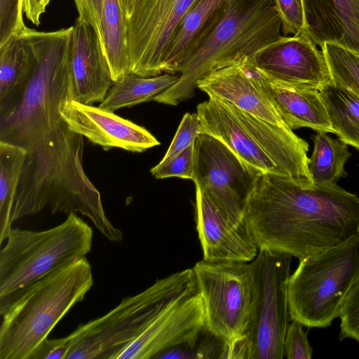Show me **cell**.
<instances>
[{
	"label": "cell",
	"mask_w": 359,
	"mask_h": 359,
	"mask_svg": "<svg viewBox=\"0 0 359 359\" xmlns=\"http://www.w3.org/2000/svg\"><path fill=\"white\" fill-rule=\"evenodd\" d=\"M201 133V124L198 114L185 113L168 149L158 163L163 164L170 161L194 143Z\"/></svg>",
	"instance_id": "cell-32"
},
{
	"label": "cell",
	"mask_w": 359,
	"mask_h": 359,
	"mask_svg": "<svg viewBox=\"0 0 359 359\" xmlns=\"http://www.w3.org/2000/svg\"><path fill=\"white\" fill-rule=\"evenodd\" d=\"M23 14V0H0V46L27 29Z\"/></svg>",
	"instance_id": "cell-33"
},
{
	"label": "cell",
	"mask_w": 359,
	"mask_h": 359,
	"mask_svg": "<svg viewBox=\"0 0 359 359\" xmlns=\"http://www.w3.org/2000/svg\"><path fill=\"white\" fill-rule=\"evenodd\" d=\"M196 215L203 259L249 262L256 257L259 248L245 220L226 213L198 187Z\"/></svg>",
	"instance_id": "cell-16"
},
{
	"label": "cell",
	"mask_w": 359,
	"mask_h": 359,
	"mask_svg": "<svg viewBox=\"0 0 359 359\" xmlns=\"http://www.w3.org/2000/svg\"><path fill=\"white\" fill-rule=\"evenodd\" d=\"M69 351L67 336L60 339L47 338L35 350L30 359H67Z\"/></svg>",
	"instance_id": "cell-37"
},
{
	"label": "cell",
	"mask_w": 359,
	"mask_h": 359,
	"mask_svg": "<svg viewBox=\"0 0 359 359\" xmlns=\"http://www.w3.org/2000/svg\"><path fill=\"white\" fill-rule=\"evenodd\" d=\"M194 276L193 269H186L158 279L138 294L123 298L104 316L79 325L67 335V359H115Z\"/></svg>",
	"instance_id": "cell-9"
},
{
	"label": "cell",
	"mask_w": 359,
	"mask_h": 359,
	"mask_svg": "<svg viewBox=\"0 0 359 359\" xmlns=\"http://www.w3.org/2000/svg\"><path fill=\"white\" fill-rule=\"evenodd\" d=\"M281 34L273 0H228L180 65L179 81L153 100L177 105L193 96L197 82L208 73L241 58L252 57Z\"/></svg>",
	"instance_id": "cell-3"
},
{
	"label": "cell",
	"mask_w": 359,
	"mask_h": 359,
	"mask_svg": "<svg viewBox=\"0 0 359 359\" xmlns=\"http://www.w3.org/2000/svg\"><path fill=\"white\" fill-rule=\"evenodd\" d=\"M93 285L91 265L85 257L59 266L21 291L0 311V359H30Z\"/></svg>",
	"instance_id": "cell-6"
},
{
	"label": "cell",
	"mask_w": 359,
	"mask_h": 359,
	"mask_svg": "<svg viewBox=\"0 0 359 359\" xmlns=\"http://www.w3.org/2000/svg\"><path fill=\"white\" fill-rule=\"evenodd\" d=\"M320 48L331 81L359 96V53L332 42H325Z\"/></svg>",
	"instance_id": "cell-29"
},
{
	"label": "cell",
	"mask_w": 359,
	"mask_h": 359,
	"mask_svg": "<svg viewBox=\"0 0 359 359\" xmlns=\"http://www.w3.org/2000/svg\"><path fill=\"white\" fill-rule=\"evenodd\" d=\"M205 326L204 304L194 276L115 359L157 358L173 347L182 344L191 346Z\"/></svg>",
	"instance_id": "cell-13"
},
{
	"label": "cell",
	"mask_w": 359,
	"mask_h": 359,
	"mask_svg": "<svg viewBox=\"0 0 359 359\" xmlns=\"http://www.w3.org/2000/svg\"><path fill=\"white\" fill-rule=\"evenodd\" d=\"M137 0H119L126 19L130 17Z\"/></svg>",
	"instance_id": "cell-40"
},
{
	"label": "cell",
	"mask_w": 359,
	"mask_h": 359,
	"mask_svg": "<svg viewBox=\"0 0 359 359\" xmlns=\"http://www.w3.org/2000/svg\"><path fill=\"white\" fill-rule=\"evenodd\" d=\"M59 113L70 130L104 149L141 153L160 144L144 128L100 106L66 98L59 105Z\"/></svg>",
	"instance_id": "cell-17"
},
{
	"label": "cell",
	"mask_w": 359,
	"mask_h": 359,
	"mask_svg": "<svg viewBox=\"0 0 359 359\" xmlns=\"http://www.w3.org/2000/svg\"><path fill=\"white\" fill-rule=\"evenodd\" d=\"M50 0H23L25 17L34 25H39L41 15L46 12Z\"/></svg>",
	"instance_id": "cell-39"
},
{
	"label": "cell",
	"mask_w": 359,
	"mask_h": 359,
	"mask_svg": "<svg viewBox=\"0 0 359 359\" xmlns=\"http://www.w3.org/2000/svg\"><path fill=\"white\" fill-rule=\"evenodd\" d=\"M258 72L264 91L287 127L334 133L318 90L276 85Z\"/></svg>",
	"instance_id": "cell-21"
},
{
	"label": "cell",
	"mask_w": 359,
	"mask_h": 359,
	"mask_svg": "<svg viewBox=\"0 0 359 359\" xmlns=\"http://www.w3.org/2000/svg\"><path fill=\"white\" fill-rule=\"evenodd\" d=\"M27 151L0 141V244L6 239L13 223L12 210Z\"/></svg>",
	"instance_id": "cell-28"
},
{
	"label": "cell",
	"mask_w": 359,
	"mask_h": 359,
	"mask_svg": "<svg viewBox=\"0 0 359 359\" xmlns=\"http://www.w3.org/2000/svg\"><path fill=\"white\" fill-rule=\"evenodd\" d=\"M114 82L131 73L126 19L119 0H104L99 34Z\"/></svg>",
	"instance_id": "cell-23"
},
{
	"label": "cell",
	"mask_w": 359,
	"mask_h": 359,
	"mask_svg": "<svg viewBox=\"0 0 359 359\" xmlns=\"http://www.w3.org/2000/svg\"><path fill=\"white\" fill-rule=\"evenodd\" d=\"M244 217L259 250L300 259L359 231V197L337 184L304 187L265 174L258 179Z\"/></svg>",
	"instance_id": "cell-1"
},
{
	"label": "cell",
	"mask_w": 359,
	"mask_h": 359,
	"mask_svg": "<svg viewBox=\"0 0 359 359\" xmlns=\"http://www.w3.org/2000/svg\"><path fill=\"white\" fill-rule=\"evenodd\" d=\"M194 169V143L165 163H158L150 172L156 179L180 177L193 180Z\"/></svg>",
	"instance_id": "cell-34"
},
{
	"label": "cell",
	"mask_w": 359,
	"mask_h": 359,
	"mask_svg": "<svg viewBox=\"0 0 359 359\" xmlns=\"http://www.w3.org/2000/svg\"><path fill=\"white\" fill-rule=\"evenodd\" d=\"M72 27L68 99L100 103L114 83L100 40L95 29L80 18Z\"/></svg>",
	"instance_id": "cell-18"
},
{
	"label": "cell",
	"mask_w": 359,
	"mask_h": 359,
	"mask_svg": "<svg viewBox=\"0 0 359 359\" xmlns=\"http://www.w3.org/2000/svg\"><path fill=\"white\" fill-rule=\"evenodd\" d=\"M308 34L320 47L342 45L359 53V0H304Z\"/></svg>",
	"instance_id": "cell-20"
},
{
	"label": "cell",
	"mask_w": 359,
	"mask_h": 359,
	"mask_svg": "<svg viewBox=\"0 0 359 359\" xmlns=\"http://www.w3.org/2000/svg\"><path fill=\"white\" fill-rule=\"evenodd\" d=\"M311 140L314 145L309 170L314 185L337 184L339 179L347 177L344 165L351 156L348 144L325 131H316Z\"/></svg>",
	"instance_id": "cell-27"
},
{
	"label": "cell",
	"mask_w": 359,
	"mask_h": 359,
	"mask_svg": "<svg viewBox=\"0 0 359 359\" xmlns=\"http://www.w3.org/2000/svg\"><path fill=\"white\" fill-rule=\"evenodd\" d=\"M307 33L282 36L251 60L273 83L318 90L331 81L323 51Z\"/></svg>",
	"instance_id": "cell-15"
},
{
	"label": "cell",
	"mask_w": 359,
	"mask_h": 359,
	"mask_svg": "<svg viewBox=\"0 0 359 359\" xmlns=\"http://www.w3.org/2000/svg\"><path fill=\"white\" fill-rule=\"evenodd\" d=\"M299 260L287 283L290 318L309 328L328 327L359 280V231Z\"/></svg>",
	"instance_id": "cell-8"
},
{
	"label": "cell",
	"mask_w": 359,
	"mask_h": 359,
	"mask_svg": "<svg viewBox=\"0 0 359 359\" xmlns=\"http://www.w3.org/2000/svg\"><path fill=\"white\" fill-rule=\"evenodd\" d=\"M292 256L259 250L250 263L254 286L250 323L243 336L248 359H283L290 324L287 283Z\"/></svg>",
	"instance_id": "cell-10"
},
{
	"label": "cell",
	"mask_w": 359,
	"mask_h": 359,
	"mask_svg": "<svg viewBox=\"0 0 359 359\" xmlns=\"http://www.w3.org/2000/svg\"><path fill=\"white\" fill-rule=\"evenodd\" d=\"M74 1L79 13V18L91 25L99 36L104 0Z\"/></svg>",
	"instance_id": "cell-38"
},
{
	"label": "cell",
	"mask_w": 359,
	"mask_h": 359,
	"mask_svg": "<svg viewBox=\"0 0 359 359\" xmlns=\"http://www.w3.org/2000/svg\"><path fill=\"white\" fill-rule=\"evenodd\" d=\"M259 176L219 139L205 133L196 138L192 180L229 215L245 219Z\"/></svg>",
	"instance_id": "cell-12"
},
{
	"label": "cell",
	"mask_w": 359,
	"mask_h": 359,
	"mask_svg": "<svg viewBox=\"0 0 359 359\" xmlns=\"http://www.w3.org/2000/svg\"><path fill=\"white\" fill-rule=\"evenodd\" d=\"M250 58L243 57L212 70L198 80L196 87L208 96L224 100L259 118L287 127L264 91L258 69Z\"/></svg>",
	"instance_id": "cell-19"
},
{
	"label": "cell",
	"mask_w": 359,
	"mask_h": 359,
	"mask_svg": "<svg viewBox=\"0 0 359 359\" xmlns=\"http://www.w3.org/2000/svg\"><path fill=\"white\" fill-rule=\"evenodd\" d=\"M0 250V311L24 289L59 266L90 252L93 230L71 212L43 231L11 228Z\"/></svg>",
	"instance_id": "cell-7"
},
{
	"label": "cell",
	"mask_w": 359,
	"mask_h": 359,
	"mask_svg": "<svg viewBox=\"0 0 359 359\" xmlns=\"http://www.w3.org/2000/svg\"><path fill=\"white\" fill-rule=\"evenodd\" d=\"M223 345L222 340L205 328L193 346L182 344L173 347L160 354L157 358H220Z\"/></svg>",
	"instance_id": "cell-30"
},
{
	"label": "cell",
	"mask_w": 359,
	"mask_h": 359,
	"mask_svg": "<svg viewBox=\"0 0 359 359\" xmlns=\"http://www.w3.org/2000/svg\"><path fill=\"white\" fill-rule=\"evenodd\" d=\"M339 318V340L349 338L359 342V280L346 296Z\"/></svg>",
	"instance_id": "cell-35"
},
{
	"label": "cell",
	"mask_w": 359,
	"mask_h": 359,
	"mask_svg": "<svg viewBox=\"0 0 359 359\" xmlns=\"http://www.w3.org/2000/svg\"><path fill=\"white\" fill-rule=\"evenodd\" d=\"M205 309V328L224 342L243 337L254 299L250 263L198 262L193 267Z\"/></svg>",
	"instance_id": "cell-11"
},
{
	"label": "cell",
	"mask_w": 359,
	"mask_h": 359,
	"mask_svg": "<svg viewBox=\"0 0 359 359\" xmlns=\"http://www.w3.org/2000/svg\"><path fill=\"white\" fill-rule=\"evenodd\" d=\"M83 137L65 124L27 151L11 219L49 207L53 214L79 212L108 240L119 242L121 231L107 218L100 191L83 167Z\"/></svg>",
	"instance_id": "cell-2"
},
{
	"label": "cell",
	"mask_w": 359,
	"mask_h": 359,
	"mask_svg": "<svg viewBox=\"0 0 359 359\" xmlns=\"http://www.w3.org/2000/svg\"><path fill=\"white\" fill-rule=\"evenodd\" d=\"M180 76L164 73L147 77L130 73L113 83L100 107L114 111L153 100L156 95L173 86Z\"/></svg>",
	"instance_id": "cell-25"
},
{
	"label": "cell",
	"mask_w": 359,
	"mask_h": 359,
	"mask_svg": "<svg viewBox=\"0 0 359 359\" xmlns=\"http://www.w3.org/2000/svg\"><path fill=\"white\" fill-rule=\"evenodd\" d=\"M302 325L296 320L290 323L285 340L284 355L287 359H311L313 348L311 346L307 332L303 330Z\"/></svg>",
	"instance_id": "cell-36"
},
{
	"label": "cell",
	"mask_w": 359,
	"mask_h": 359,
	"mask_svg": "<svg viewBox=\"0 0 359 359\" xmlns=\"http://www.w3.org/2000/svg\"><path fill=\"white\" fill-rule=\"evenodd\" d=\"M197 114L202 133L224 142L259 175H277L302 187L314 186L309 170V143L290 128L213 96L198 104Z\"/></svg>",
	"instance_id": "cell-5"
},
{
	"label": "cell",
	"mask_w": 359,
	"mask_h": 359,
	"mask_svg": "<svg viewBox=\"0 0 359 359\" xmlns=\"http://www.w3.org/2000/svg\"><path fill=\"white\" fill-rule=\"evenodd\" d=\"M228 0H196L181 20L167 50L164 73L176 74L189 50Z\"/></svg>",
	"instance_id": "cell-24"
},
{
	"label": "cell",
	"mask_w": 359,
	"mask_h": 359,
	"mask_svg": "<svg viewBox=\"0 0 359 359\" xmlns=\"http://www.w3.org/2000/svg\"><path fill=\"white\" fill-rule=\"evenodd\" d=\"M318 92L334 134L359 151V96L332 81Z\"/></svg>",
	"instance_id": "cell-26"
},
{
	"label": "cell",
	"mask_w": 359,
	"mask_h": 359,
	"mask_svg": "<svg viewBox=\"0 0 359 359\" xmlns=\"http://www.w3.org/2000/svg\"><path fill=\"white\" fill-rule=\"evenodd\" d=\"M72 26L53 32L27 28L33 54L31 75L19 97L0 111V141L32 149L64 120L60 102L68 98Z\"/></svg>",
	"instance_id": "cell-4"
},
{
	"label": "cell",
	"mask_w": 359,
	"mask_h": 359,
	"mask_svg": "<svg viewBox=\"0 0 359 359\" xmlns=\"http://www.w3.org/2000/svg\"><path fill=\"white\" fill-rule=\"evenodd\" d=\"M196 0H137L126 19L130 72L164 73L165 57L177 27Z\"/></svg>",
	"instance_id": "cell-14"
},
{
	"label": "cell",
	"mask_w": 359,
	"mask_h": 359,
	"mask_svg": "<svg viewBox=\"0 0 359 359\" xmlns=\"http://www.w3.org/2000/svg\"><path fill=\"white\" fill-rule=\"evenodd\" d=\"M34 59L24 33L0 46V111L20 95L32 72Z\"/></svg>",
	"instance_id": "cell-22"
},
{
	"label": "cell",
	"mask_w": 359,
	"mask_h": 359,
	"mask_svg": "<svg viewBox=\"0 0 359 359\" xmlns=\"http://www.w3.org/2000/svg\"><path fill=\"white\" fill-rule=\"evenodd\" d=\"M283 36L308 34L304 0H273Z\"/></svg>",
	"instance_id": "cell-31"
}]
</instances>
